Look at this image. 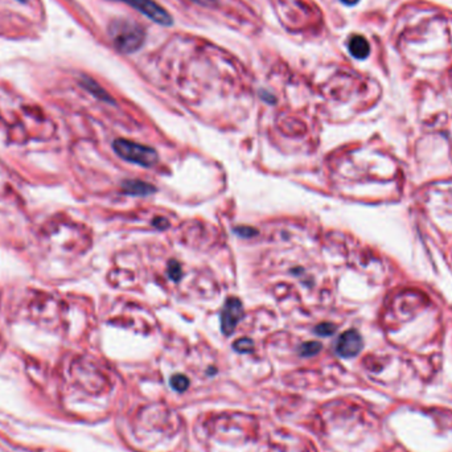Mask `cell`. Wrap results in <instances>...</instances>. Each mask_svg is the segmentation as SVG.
<instances>
[{
    "mask_svg": "<svg viewBox=\"0 0 452 452\" xmlns=\"http://www.w3.org/2000/svg\"><path fill=\"white\" fill-rule=\"evenodd\" d=\"M167 271H168L169 278H171L172 280H175V282H179V280L181 279V277H182L181 264H180L177 260H175V259L169 260L168 270Z\"/></svg>",
    "mask_w": 452,
    "mask_h": 452,
    "instance_id": "8fae6325",
    "label": "cell"
},
{
    "mask_svg": "<svg viewBox=\"0 0 452 452\" xmlns=\"http://www.w3.org/2000/svg\"><path fill=\"white\" fill-rule=\"evenodd\" d=\"M118 2L128 4L134 10H137L138 12H140L159 25L171 26L173 24L172 16L153 0H118Z\"/></svg>",
    "mask_w": 452,
    "mask_h": 452,
    "instance_id": "3957f363",
    "label": "cell"
},
{
    "mask_svg": "<svg viewBox=\"0 0 452 452\" xmlns=\"http://www.w3.org/2000/svg\"><path fill=\"white\" fill-rule=\"evenodd\" d=\"M85 85H86V88H88V90H90L91 93H94V95L99 97V98H101V99H103V101L111 102V98L109 97L108 93L102 90V89L99 88V86H98V85L95 84V82H93V81H90V79H88V81H86V84H85Z\"/></svg>",
    "mask_w": 452,
    "mask_h": 452,
    "instance_id": "4fadbf2b",
    "label": "cell"
},
{
    "mask_svg": "<svg viewBox=\"0 0 452 452\" xmlns=\"http://www.w3.org/2000/svg\"><path fill=\"white\" fill-rule=\"evenodd\" d=\"M113 150L121 159L144 168H151L159 160V155L155 148L127 139H115Z\"/></svg>",
    "mask_w": 452,
    "mask_h": 452,
    "instance_id": "7a4b0ae2",
    "label": "cell"
},
{
    "mask_svg": "<svg viewBox=\"0 0 452 452\" xmlns=\"http://www.w3.org/2000/svg\"><path fill=\"white\" fill-rule=\"evenodd\" d=\"M336 331V326H333L332 323H322L319 326L315 327V333L323 337H328V336L333 335Z\"/></svg>",
    "mask_w": 452,
    "mask_h": 452,
    "instance_id": "7c38bea8",
    "label": "cell"
},
{
    "mask_svg": "<svg viewBox=\"0 0 452 452\" xmlns=\"http://www.w3.org/2000/svg\"><path fill=\"white\" fill-rule=\"evenodd\" d=\"M348 48L351 55L357 60H365L369 56V53H370L369 42L366 41L365 37L358 36V35H356V36H353L349 40Z\"/></svg>",
    "mask_w": 452,
    "mask_h": 452,
    "instance_id": "52a82bcc",
    "label": "cell"
},
{
    "mask_svg": "<svg viewBox=\"0 0 452 452\" xmlns=\"http://www.w3.org/2000/svg\"><path fill=\"white\" fill-rule=\"evenodd\" d=\"M152 226L153 228L159 229V230H166V229L169 228V222L167 218L156 217L152 220Z\"/></svg>",
    "mask_w": 452,
    "mask_h": 452,
    "instance_id": "9a60e30c",
    "label": "cell"
},
{
    "mask_svg": "<svg viewBox=\"0 0 452 452\" xmlns=\"http://www.w3.org/2000/svg\"><path fill=\"white\" fill-rule=\"evenodd\" d=\"M340 2H342L347 6H355V4L358 3V0H340Z\"/></svg>",
    "mask_w": 452,
    "mask_h": 452,
    "instance_id": "e0dca14e",
    "label": "cell"
},
{
    "mask_svg": "<svg viewBox=\"0 0 452 452\" xmlns=\"http://www.w3.org/2000/svg\"><path fill=\"white\" fill-rule=\"evenodd\" d=\"M362 347H364V342H362L361 335L355 329H349L338 337L337 344H336V352L341 357L351 358L357 356L361 352Z\"/></svg>",
    "mask_w": 452,
    "mask_h": 452,
    "instance_id": "5b68a950",
    "label": "cell"
},
{
    "mask_svg": "<svg viewBox=\"0 0 452 452\" xmlns=\"http://www.w3.org/2000/svg\"><path fill=\"white\" fill-rule=\"evenodd\" d=\"M322 344L319 341H306L304 344L300 345L299 353L303 357H311V356H316L322 351Z\"/></svg>",
    "mask_w": 452,
    "mask_h": 452,
    "instance_id": "9c48e42d",
    "label": "cell"
},
{
    "mask_svg": "<svg viewBox=\"0 0 452 452\" xmlns=\"http://www.w3.org/2000/svg\"><path fill=\"white\" fill-rule=\"evenodd\" d=\"M192 2H195L196 4H200V6H206V7L216 4V0H192Z\"/></svg>",
    "mask_w": 452,
    "mask_h": 452,
    "instance_id": "2e32d148",
    "label": "cell"
},
{
    "mask_svg": "<svg viewBox=\"0 0 452 452\" xmlns=\"http://www.w3.org/2000/svg\"><path fill=\"white\" fill-rule=\"evenodd\" d=\"M109 36L118 50L134 53L143 45L144 31L130 20H114L109 25Z\"/></svg>",
    "mask_w": 452,
    "mask_h": 452,
    "instance_id": "6da1fadb",
    "label": "cell"
},
{
    "mask_svg": "<svg viewBox=\"0 0 452 452\" xmlns=\"http://www.w3.org/2000/svg\"><path fill=\"white\" fill-rule=\"evenodd\" d=\"M234 233L242 238H251L258 234V230L251 226H237L234 229Z\"/></svg>",
    "mask_w": 452,
    "mask_h": 452,
    "instance_id": "5bb4252c",
    "label": "cell"
},
{
    "mask_svg": "<svg viewBox=\"0 0 452 452\" xmlns=\"http://www.w3.org/2000/svg\"><path fill=\"white\" fill-rule=\"evenodd\" d=\"M244 317L242 302L234 296H229L225 300L221 311V331L225 336H231L237 328L238 323Z\"/></svg>",
    "mask_w": 452,
    "mask_h": 452,
    "instance_id": "277c9868",
    "label": "cell"
},
{
    "mask_svg": "<svg viewBox=\"0 0 452 452\" xmlns=\"http://www.w3.org/2000/svg\"><path fill=\"white\" fill-rule=\"evenodd\" d=\"M233 349L237 351L238 353H250V352L254 351V341L251 338L247 337L238 338L237 341H234V344H233Z\"/></svg>",
    "mask_w": 452,
    "mask_h": 452,
    "instance_id": "30bf717a",
    "label": "cell"
},
{
    "mask_svg": "<svg viewBox=\"0 0 452 452\" xmlns=\"http://www.w3.org/2000/svg\"><path fill=\"white\" fill-rule=\"evenodd\" d=\"M169 385L172 387L173 390L177 391V393H184L189 387L191 382H189V378L184 374H173L171 380H169Z\"/></svg>",
    "mask_w": 452,
    "mask_h": 452,
    "instance_id": "ba28073f",
    "label": "cell"
},
{
    "mask_svg": "<svg viewBox=\"0 0 452 452\" xmlns=\"http://www.w3.org/2000/svg\"><path fill=\"white\" fill-rule=\"evenodd\" d=\"M122 191L126 195L130 196H150L156 192V188L150 182L142 181V180H124L122 182Z\"/></svg>",
    "mask_w": 452,
    "mask_h": 452,
    "instance_id": "8992f818",
    "label": "cell"
}]
</instances>
